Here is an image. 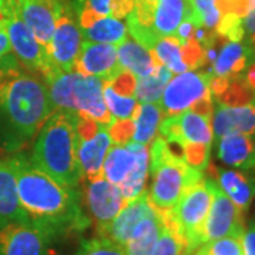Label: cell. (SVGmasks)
Instances as JSON below:
<instances>
[{
	"label": "cell",
	"instance_id": "28",
	"mask_svg": "<svg viewBox=\"0 0 255 255\" xmlns=\"http://www.w3.org/2000/svg\"><path fill=\"white\" fill-rule=\"evenodd\" d=\"M82 37L92 43H107V44H121L128 37L127 23L117 17H102L97 20L90 27L80 28Z\"/></svg>",
	"mask_w": 255,
	"mask_h": 255
},
{
	"label": "cell",
	"instance_id": "13",
	"mask_svg": "<svg viewBox=\"0 0 255 255\" xmlns=\"http://www.w3.org/2000/svg\"><path fill=\"white\" fill-rule=\"evenodd\" d=\"M85 206L97 224L101 233L119 214V211L127 206L118 186L110 183L107 179L100 177L88 184L84 193Z\"/></svg>",
	"mask_w": 255,
	"mask_h": 255
},
{
	"label": "cell",
	"instance_id": "25",
	"mask_svg": "<svg viewBox=\"0 0 255 255\" xmlns=\"http://www.w3.org/2000/svg\"><path fill=\"white\" fill-rule=\"evenodd\" d=\"M217 186L236 204L241 213H246L250 209L251 203L255 199V179L237 170H216Z\"/></svg>",
	"mask_w": 255,
	"mask_h": 255
},
{
	"label": "cell",
	"instance_id": "24",
	"mask_svg": "<svg viewBox=\"0 0 255 255\" xmlns=\"http://www.w3.org/2000/svg\"><path fill=\"white\" fill-rule=\"evenodd\" d=\"M145 145L129 142L127 145H115L110 147L102 164V176L108 182L119 186L133 172L140 149Z\"/></svg>",
	"mask_w": 255,
	"mask_h": 255
},
{
	"label": "cell",
	"instance_id": "42",
	"mask_svg": "<svg viewBox=\"0 0 255 255\" xmlns=\"http://www.w3.org/2000/svg\"><path fill=\"white\" fill-rule=\"evenodd\" d=\"M251 0H217L221 14H236L238 17L244 18L250 10Z\"/></svg>",
	"mask_w": 255,
	"mask_h": 255
},
{
	"label": "cell",
	"instance_id": "1",
	"mask_svg": "<svg viewBox=\"0 0 255 255\" xmlns=\"http://www.w3.org/2000/svg\"><path fill=\"white\" fill-rule=\"evenodd\" d=\"M10 163L16 174L18 201L27 223L44 233L50 241L81 233L90 226L77 187L55 182L23 155L11 157Z\"/></svg>",
	"mask_w": 255,
	"mask_h": 255
},
{
	"label": "cell",
	"instance_id": "21",
	"mask_svg": "<svg viewBox=\"0 0 255 255\" xmlns=\"http://www.w3.org/2000/svg\"><path fill=\"white\" fill-rule=\"evenodd\" d=\"M251 61L255 63V53L251 50V47L243 44V41L226 40L220 47L214 63L211 64L210 74L236 78L243 75L244 70Z\"/></svg>",
	"mask_w": 255,
	"mask_h": 255
},
{
	"label": "cell",
	"instance_id": "30",
	"mask_svg": "<svg viewBox=\"0 0 255 255\" xmlns=\"http://www.w3.org/2000/svg\"><path fill=\"white\" fill-rule=\"evenodd\" d=\"M147 172H149V150L145 145L139 152L136 166H135L133 172L118 186L121 194H122L127 204L129 201L135 200L140 193L145 191Z\"/></svg>",
	"mask_w": 255,
	"mask_h": 255
},
{
	"label": "cell",
	"instance_id": "27",
	"mask_svg": "<svg viewBox=\"0 0 255 255\" xmlns=\"http://www.w3.org/2000/svg\"><path fill=\"white\" fill-rule=\"evenodd\" d=\"M163 111L159 102H147L136 105L132 118L135 122V133L130 142H136L140 145H149L155 140L156 132L162 122Z\"/></svg>",
	"mask_w": 255,
	"mask_h": 255
},
{
	"label": "cell",
	"instance_id": "5",
	"mask_svg": "<svg viewBox=\"0 0 255 255\" xmlns=\"http://www.w3.org/2000/svg\"><path fill=\"white\" fill-rule=\"evenodd\" d=\"M47 84L54 111L85 114L105 127L112 122V115L104 101V81L98 77L60 71L48 78Z\"/></svg>",
	"mask_w": 255,
	"mask_h": 255
},
{
	"label": "cell",
	"instance_id": "35",
	"mask_svg": "<svg viewBox=\"0 0 255 255\" xmlns=\"http://www.w3.org/2000/svg\"><path fill=\"white\" fill-rule=\"evenodd\" d=\"M180 146L182 149L183 160L189 164L190 167L203 172L210 160V145L206 143H191V142H184Z\"/></svg>",
	"mask_w": 255,
	"mask_h": 255
},
{
	"label": "cell",
	"instance_id": "40",
	"mask_svg": "<svg viewBox=\"0 0 255 255\" xmlns=\"http://www.w3.org/2000/svg\"><path fill=\"white\" fill-rule=\"evenodd\" d=\"M182 46V58L184 65L187 67V70H196L201 65H204V48L199 41H196L194 38L186 40V41H180Z\"/></svg>",
	"mask_w": 255,
	"mask_h": 255
},
{
	"label": "cell",
	"instance_id": "12",
	"mask_svg": "<svg viewBox=\"0 0 255 255\" xmlns=\"http://www.w3.org/2000/svg\"><path fill=\"white\" fill-rule=\"evenodd\" d=\"M159 132L167 142L177 145L184 142L211 145L213 142L211 121L190 110L166 117L159 125Z\"/></svg>",
	"mask_w": 255,
	"mask_h": 255
},
{
	"label": "cell",
	"instance_id": "15",
	"mask_svg": "<svg viewBox=\"0 0 255 255\" xmlns=\"http://www.w3.org/2000/svg\"><path fill=\"white\" fill-rule=\"evenodd\" d=\"M124 68L118 63L115 44L92 41L82 43L74 65L75 73L98 77L104 82H110Z\"/></svg>",
	"mask_w": 255,
	"mask_h": 255
},
{
	"label": "cell",
	"instance_id": "29",
	"mask_svg": "<svg viewBox=\"0 0 255 255\" xmlns=\"http://www.w3.org/2000/svg\"><path fill=\"white\" fill-rule=\"evenodd\" d=\"M172 77H173V73L169 71L164 65L159 64L149 75L137 78L135 98L142 104L159 102L167 82L170 81Z\"/></svg>",
	"mask_w": 255,
	"mask_h": 255
},
{
	"label": "cell",
	"instance_id": "17",
	"mask_svg": "<svg viewBox=\"0 0 255 255\" xmlns=\"http://www.w3.org/2000/svg\"><path fill=\"white\" fill-rule=\"evenodd\" d=\"M18 13L36 40L48 50L61 0H16Z\"/></svg>",
	"mask_w": 255,
	"mask_h": 255
},
{
	"label": "cell",
	"instance_id": "10",
	"mask_svg": "<svg viewBox=\"0 0 255 255\" xmlns=\"http://www.w3.org/2000/svg\"><path fill=\"white\" fill-rule=\"evenodd\" d=\"M210 73L184 71L172 77L159 101L166 117L177 115L190 107L210 91Z\"/></svg>",
	"mask_w": 255,
	"mask_h": 255
},
{
	"label": "cell",
	"instance_id": "2",
	"mask_svg": "<svg viewBox=\"0 0 255 255\" xmlns=\"http://www.w3.org/2000/svg\"><path fill=\"white\" fill-rule=\"evenodd\" d=\"M46 84L14 55L0 58V149L17 152L53 114Z\"/></svg>",
	"mask_w": 255,
	"mask_h": 255
},
{
	"label": "cell",
	"instance_id": "23",
	"mask_svg": "<svg viewBox=\"0 0 255 255\" xmlns=\"http://www.w3.org/2000/svg\"><path fill=\"white\" fill-rule=\"evenodd\" d=\"M217 155L223 163L243 170H255L254 137L243 133H231L220 137Z\"/></svg>",
	"mask_w": 255,
	"mask_h": 255
},
{
	"label": "cell",
	"instance_id": "9",
	"mask_svg": "<svg viewBox=\"0 0 255 255\" xmlns=\"http://www.w3.org/2000/svg\"><path fill=\"white\" fill-rule=\"evenodd\" d=\"M81 44V30L74 14L71 0H61L55 16L54 33L48 47V53L61 71H74Z\"/></svg>",
	"mask_w": 255,
	"mask_h": 255
},
{
	"label": "cell",
	"instance_id": "44",
	"mask_svg": "<svg viewBox=\"0 0 255 255\" xmlns=\"http://www.w3.org/2000/svg\"><path fill=\"white\" fill-rule=\"evenodd\" d=\"M243 255H255V220H253L248 227L244 228L241 236Z\"/></svg>",
	"mask_w": 255,
	"mask_h": 255
},
{
	"label": "cell",
	"instance_id": "18",
	"mask_svg": "<svg viewBox=\"0 0 255 255\" xmlns=\"http://www.w3.org/2000/svg\"><path fill=\"white\" fill-rule=\"evenodd\" d=\"M80 28L90 27L102 17L127 18L135 7V0H71Z\"/></svg>",
	"mask_w": 255,
	"mask_h": 255
},
{
	"label": "cell",
	"instance_id": "16",
	"mask_svg": "<svg viewBox=\"0 0 255 255\" xmlns=\"http://www.w3.org/2000/svg\"><path fill=\"white\" fill-rule=\"evenodd\" d=\"M156 213L157 210L150 204L147 191L145 190L143 193H140L135 200L129 201L127 206L119 211L118 216L101 233H98V236L108 238L118 246L125 247L137 226L143 220L152 217Z\"/></svg>",
	"mask_w": 255,
	"mask_h": 255
},
{
	"label": "cell",
	"instance_id": "14",
	"mask_svg": "<svg viewBox=\"0 0 255 255\" xmlns=\"http://www.w3.org/2000/svg\"><path fill=\"white\" fill-rule=\"evenodd\" d=\"M0 255H51L50 238L30 223L0 228Z\"/></svg>",
	"mask_w": 255,
	"mask_h": 255
},
{
	"label": "cell",
	"instance_id": "38",
	"mask_svg": "<svg viewBox=\"0 0 255 255\" xmlns=\"http://www.w3.org/2000/svg\"><path fill=\"white\" fill-rule=\"evenodd\" d=\"M184 244L180 237L170 227L163 226V230L156 241L150 255H182Z\"/></svg>",
	"mask_w": 255,
	"mask_h": 255
},
{
	"label": "cell",
	"instance_id": "4",
	"mask_svg": "<svg viewBox=\"0 0 255 255\" xmlns=\"http://www.w3.org/2000/svg\"><path fill=\"white\" fill-rule=\"evenodd\" d=\"M150 173L152 183L147 196L159 213L173 209L183 193L203 179V172L183 160L180 146L167 142L160 135L150 146Z\"/></svg>",
	"mask_w": 255,
	"mask_h": 255
},
{
	"label": "cell",
	"instance_id": "8",
	"mask_svg": "<svg viewBox=\"0 0 255 255\" xmlns=\"http://www.w3.org/2000/svg\"><path fill=\"white\" fill-rule=\"evenodd\" d=\"M129 16L159 38L174 36L183 21L193 16V0H135Z\"/></svg>",
	"mask_w": 255,
	"mask_h": 255
},
{
	"label": "cell",
	"instance_id": "48",
	"mask_svg": "<svg viewBox=\"0 0 255 255\" xmlns=\"http://www.w3.org/2000/svg\"><path fill=\"white\" fill-rule=\"evenodd\" d=\"M146 1H156V0H146Z\"/></svg>",
	"mask_w": 255,
	"mask_h": 255
},
{
	"label": "cell",
	"instance_id": "45",
	"mask_svg": "<svg viewBox=\"0 0 255 255\" xmlns=\"http://www.w3.org/2000/svg\"><path fill=\"white\" fill-rule=\"evenodd\" d=\"M10 51H11V48H10L9 37H7V33L4 30V31L0 33V58L10 54Z\"/></svg>",
	"mask_w": 255,
	"mask_h": 255
},
{
	"label": "cell",
	"instance_id": "37",
	"mask_svg": "<svg viewBox=\"0 0 255 255\" xmlns=\"http://www.w3.org/2000/svg\"><path fill=\"white\" fill-rule=\"evenodd\" d=\"M243 20L244 18L238 17L236 14H221L214 33L228 41H243L246 37Z\"/></svg>",
	"mask_w": 255,
	"mask_h": 255
},
{
	"label": "cell",
	"instance_id": "26",
	"mask_svg": "<svg viewBox=\"0 0 255 255\" xmlns=\"http://www.w3.org/2000/svg\"><path fill=\"white\" fill-rule=\"evenodd\" d=\"M119 65L135 74L137 78L146 77L159 65V60L156 58L153 51L140 46L132 37H127L121 44L117 46Z\"/></svg>",
	"mask_w": 255,
	"mask_h": 255
},
{
	"label": "cell",
	"instance_id": "7",
	"mask_svg": "<svg viewBox=\"0 0 255 255\" xmlns=\"http://www.w3.org/2000/svg\"><path fill=\"white\" fill-rule=\"evenodd\" d=\"M0 9L3 11L4 28L9 37L11 51L17 61L28 71L40 73L44 80L50 78L58 71L57 65L48 50L41 46L26 26L18 13L16 0H0Z\"/></svg>",
	"mask_w": 255,
	"mask_h": 255
},
{
	"label": "cell",
	"instance_id": "33",
	"mask_svg": "<svg viewBox=\"0 0 255 255\" xmlns=\"http://www.w3.org/2000/svg\"><path fill=\"white\" fill-rule=\"evenodd\" d=\"M104 101L112 115V119L132 118L136 108L137 100L135 97H122L112 90L108 82H104Z\"/></svg>",
	"mask_w": 255,
	"mask_h": 255
},
{
	"label": "cell",
	"instance_id": "3",
	"mask_svg": "<svg viewBox=\"0 0 255 255\" xmlns=\"http://www.w3.org/2000/svg\"><path fill=\"white\" fill-rule=\"evenodd\" d=\"M77 114L55 111L38 130L30 162L67 187H77L82 172L77 156Z\"/></svg>",
	"mask_w": 255,
	"mask_h": 255
},
{
	"label": "cell",
	"instance_id": "36",
	"mask_svg": "<svg viewBox=\"0 0 255 255\" xmlns=\"http://www.w3.org/2000/svg\"><path fill=\"white\" fill-rule=\"evenodd\" d=\"M74 255H127L124 247L104 237L87 240Z\"/></svg>",
	"mask_w": 255,
	"mask_h": 255
},
{
	"label": "cell",
	"instance_id": "19",
	"mask_svg": "<svg viewBox=\"0 0 255 255\" xmlns=\"http://www.w3.org/2000/svg\"><path fill=\"white\" fill-rule=\"evenodd\" d=\"M213 135L220 137L231 133L255 135V104L246 107L217 105L213 114Z\"/></svg>",
	"mask_w": 255,
	"mask_h": 255
},
{
	"label": "cell",
	"instance_id": "32",
	"mask_svg": "<svg viewBox=\"0 0 255 255\" xmlns=\"http://www.w3.org/2000/svg\"><path fill=\"white\" fill-rule=\"evenodd\" d=\"M219 105L224 107H246L255 104V91L248 85L243 75L233 78L227 90L216 98Z\"/></svg>",
	"mask_w": 255,
	"mask_h": 255
},
{
	"label": "cell",
	"instance_id": "39",
	"mask_svg": "<svg viewBox=\"0 0 255 255\" xmlns=\"http://www.w3.org/2000/svg\"><path fill=\"white\" fill-rule=\"evenodd\" d=\"M108 133L111 140L115 145H127L132 140L135 133V122L133 119H112L108 125Z\"/></svg>",
	"mask_w": 255,
	"mask_h": 255
},
{
	"label": "cell",
	"instance_id": "46",
	"mask_svg": "<svg viewBox=\"0 0 255 255\" xmlns=\"http://www.w3.org/2000/svg\"><path fill=\"white\" fill-rule=\"evenodd\" d=\"M244 80H246L247 84L255 91V63L251 64V67L247 70L246 75H244Z\"/></svg>",
	"mask_w": 255,
	"mask_h": 255
},
{
	"label": "cell",
	"instance_id": "43",
	"mask_svg": "<svg viewBox=\"0 0 255 255\" xmlns=\"http://www.w3.org/2000/svg\"><path fill=\"white\" fill-rule=\"evenodd\" d=\"M190 111L211 121L213 114H214V105H213V95H211V92L209 91L206 95H203L200 100L196 101L190 107Z\"/></svg>",
	"mask_w": 255,
	"mask_h": 255
},
{
	"label": "cell",
	"instance_id": "31",
	"mask_svg": "<svg viewBox=\"0 0 255 255\" xmlns=\"http://www.w3.org/2000/svg\"><path fill=\"white\" fill-rule=\"evenodd\" d=\"M180 46V40H177L174 36L160 37L152 51L159 60V63L164 65L169 71L173 74H182L189 70L183 63Z\"/></svg>",
	"mask_w": 255,
	"mask_h": 255
},
{
	"label": "cell",
	"instance_id": "6",
	"mask_svg": "<svg viewBox=\"0 0 255 255\" xmlns=\"http://www.w3.org/2000/svg\"><path fill=\"white\" fill-rule=\"evenodd\" d=\"M214 184V180L203 177L183 193L173 209L160 213L163 226L172 228L180 237L184 251H191L201 244V231L211 207Z\"/></svg>",
	"mask_w": 255,
	"mask_h": 255
},
{
	"label": "cell",
	"instance_id": "41",
	"mask_svg": "<svg viewBox=\"0 0 255 255\" xmlns=\"http://www.w3.org/2000/svg\"><path fill=\"white\" fill-rule=\"evenodd\" d=\"M112 90L122 97H133L136 91L137 77L128 70H122L118 75H115L110 82Z\"/></svg>",
	"mask_w": 255,
	"mask_h": 255
},
{
	"label": "cell",
	"instance_id": "34",
	"mask_svg": "<svg viewBox=\"0 0 255 255\" xmlns=\"http://www.w3.org/2000/svg\"><path fill=\"white\" fill-rule=\"evenodd\" d=\"M191 17L197 27H204L210 31H214L221 18L217 0H193Z\"/></svg>",
	"mask_w": 255,
	"mask_h": 255
},
{
	"label": "cell",
	"instance_id": "20",
	"mask_svg": "<svg viewBox=\"0 0 255 255\" xmlns=\"http://www.w3.org/2000/svg\"><path fill=\"white\" fill-rule=\"evenodd\" d=\"M107 128H102L91 139L77 140V156L82 176H85L90 182L102 177V164L112 143Z\"/></svg>",
	"mask_w": 255,
	"mask_h": 255
},
{
	"label": "cell",
	"instance_id": "11",
	"mask_svg": "<svg viewBox=\"0 0 255 255\" xmlns=\"http://www.w3.org/2000/svg\"><path fill=\"white\" fill-rule=\"evenodd\" d=\"M243 214L216 183L213 187L211 207L201 231V244L224 237L241 238L246 228Z\"/></svg>",
	"mask_w": 255,
	"mask_h": 255
},
{
	"label": "cell",
	"instance_id": "22",
	"mask_svg": "<svg viewBox=\"0 0 255 255\" xmlns=\"http://www.w3.org/2000/svg\"><path fill=\"white\" fill-rule=\"evenodd\" d=\"M27 221L20 206L16 174L10 160H0V228Z\"/></svg>",
	"mask_w": 255,
	"mask_h": 255
},
{
	"label": "cell",
	"instance_id": "47",
	"mask_svg": "<svg viewBox=\"0 0 255 255\" xmlns=\"http://www.w3.org/2000/svg\"><path fill=\"white\" fill-rule=\"evenodd\" d=\"M247 44L251 47V50L255 53V36L251 37V38H248V43H247Z\"/></svg>",
	"mask_w": 255,
	"mask_h": 255
}]
</instances>
